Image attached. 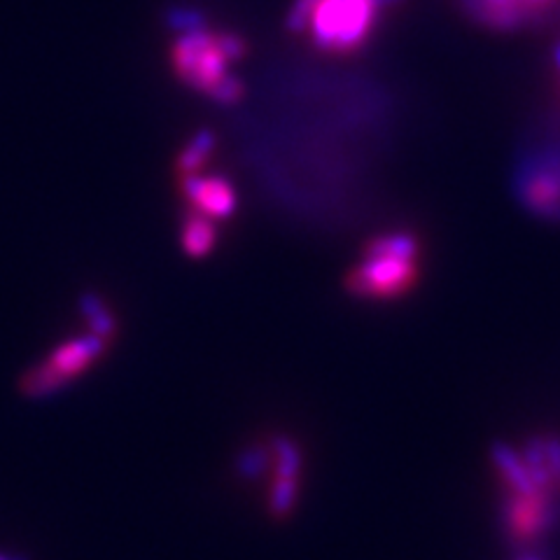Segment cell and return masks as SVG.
Segmentation results:
<instances>
[{
  "label": "cell",
  "mask_w": 560,
  "mask_h": 560,
  "mask_svg": "<svg viewBox=\"0 0 560 560\" xmlns=\"http://www.w3.org/2000/svg\"><path fill=\"white\" fill-rule=\"evenodd\" d=\"M180 243L189 257H203L210 250L215 248L218 243V226L215 220H210L208 215L197 213V210H189L187 220L183 224V234Z\"/></svg>",
  "instance_id": "cell-11"
},
{
  "label": "cell",
  "mask_w": 560,
  "mask_h": 560,
  "mask_svg": "<svg viewBox=\"0 0 560 560\" xmlns=\"http://www.w3.org/2000/svg\"><path fill=\"white\" fill-rule=\"evenodd\" d=\"M521 460L525 467H528L530 477L539 490H547L553 483V477L549 475L547 460H545V436L539 434L528 436L521 448Z\"/></svg>",
  "instance_id": "cell-13"
},
{
  "label": "cell",
  "mask_w": 560,
  "mask_h": 560,
  "mask_svg": "<svg viewBox=\"0 0 560 560\" xmlns=\"http://www.w3.org/2000/svg\"><path fill=\"white\" fill-rule=\"evenodd\" d=\"M401 0H296L288 26L308 31L327 55H350L374 38L383 16Z\"/></svg>",
  "instance_id": "cell-2"
},
{
  "label": "cell",
  "mask_w": 560,
  "mask_h": 560,
  "mask_svg": "<svg viewBox=\"0 0 560 560\" xmlns=\"http://www.w3.org/2000/svg\"><path fill=\"white\" fill-rule=\"evenodd\" d=\"M514 195L530 215L560 222V143L545 140L523 150L514 168Z\"/></svg>",
  "instance_id": "cell-4"
},
{
  "label": "cell",
  "mask_w": 560,
  "mask_h": 560,
  "mask_svg": "<svg viewBox=\"0 0 560 560\" xmlns=\"http://www.w3.org/2000/svg\"><path fill=\"white\" fill-rule=\"evenodd\" d=\"M0 560H8V558H3V556H0Z\"/></svg>",
  "instance_id": "cell-17"
},
{
  "label": "cell",
  "mask_w": 560,
  "mask_h": 560,
  "mask_svg": "<svg viewBox=\"0 0 560 560\" xmlns=\"http://www.w3.org/2000/svg\"><path fill=\"white\" fill-rule=\"evenodd\" d=\"M523 560H539V558H523Z\"/></svg>",
  "instance_id": "cell-16"
},
{
  "label": "cell",
  "mask_w": 560,
  "mask_h": 560,
  "mask_svg": "<svg viewBox=\"0 0 560 560\" xmlns=\"http://www.w3.org/2000/svg\"><path fill=\"white\" fill-rule=\"evenodd\" d=\"M556 512L545 498V493L537 495H514L506 504V525L516 539H535L545 533L553 523Z\"/></svg>",
  "instance_id": "cell-9"
},
{
  "label": "cell",
  "mask_w": 560,
  "mask_h": 560,
  "mask_svg": "<svg viewBox=\"0 0 560 560\" xmlns=\"http://www.w3.org/2000/svg\"><path fill=\"white\" fill-rule=\"evenodd\" d=\"M183 191L191 210L208 215L210 220L230 218L238 203L234 185L222 175H187L183 178Z\"/></svg>",
  "instance_id": "cell-7"
},
{
  "label": "cell",
  "mask_w": 560,
  "mask_h": 560,
  "mask_svg": "<svg viewBox=\"0 0 560 560\" xmlns=\"http://www.w3.org/2000/svg\"><path fill=\"white\" fill-rule=\"evenodd\" d=\"M471 20L500 33L528 28L558 8L560 0H460Z\"/></svg>",
  "instance_id": "cell-6"
},
{
  "label": "cell",
  "mask_w": 560,
  "mask_h": 560,
  "mask_svg": "<svg viewBox=\"0 0 560 560\" xmlns=\"http://www.w3.org/2000/svg\"><path fill=\"white\" fill-rule=\"evenodd\" d=\"M420 245L411 232L374 236L346 276V288L358 300L390 302L405 296L418 280Z\"/></svg>",
  "instance_id": "cell-3"
},
{
  "label": "cell",
  "mask_w": 560,
  "mask_h": 560,
  "mask_svg": "<svg viewBox=\"0 0 560 560\" xmlns=\"http://www.w3.org/2000/svg\"><path fill=\"white\" fill-rule=\"evenodd\" d=\"M490 460L498 467L500 477L504 479V483L510 486V490L514 495H537V493H545V490H539L530 477L528 467L523 465L521 460V453L510 446V444H493L490 448Z\"/></svg>",
  "instance_id": "cell-10"
},
{
  "label": "cell",
  "mask_w": 560,
  "mask_h": 560,
  "mask_svg": "<svg viewBox=\"0 0 560 560\" xmlns=\"http://www.w3.org/2000/svg\"><path fill=\"white\" fill-rule=\"evenodd\" d=\"M300 448L294 444L280 440L273 446V479H271V493L269 506L276 516H285L296 498V488H300Z\"/></svg>",
  "instance_id": "cell-8"
},
{
  "label": "cell",
  "mask_w": 560,
  "mask_h": 560,
  "mask_svg": "<svg viewBox=\"0 0 560 560\" xmlns=\"http://www.w3.org/2000/svg\"><path fill=\"white\" fill-rule=\"evenodd\" d=\"M110 341V337H103L98 331L90 329L84 337L61 343L55 353L24 376L22 390L33 397L57 393L63 385L90 370L105 350H108Z\"/></svg>",
  "instance_id": "cell-5"
},
{
  "label": "cell",
  "mask_w": 560,
  "mask_h": 560,
  "mask_svg": "<svg viewBox=\"0 0 560 560\" xmlns=\"http://www.w3.org/2000/svg\"><path fill=\"white\" fill-rule=\"evenodd\" d=\"M171 28L178 38L171 45V68L189 90L220 105L243 98V82L232 73V63L245 57V40L232 31L210 28L191 10L171 12Z\"/></svg>",
  "instance_id": "cell-1"
},
{
  "label": "cell",
  "mask_w": 560,
  "mask_h": 560,
  "mask_svg": "<svg viewBox=\"0 0 560 560\" xmlns=\"http://www.w3.org/2000/svg\"><path fill=\"white\" fill-rule=\"evenodd\" d=\"M213 150H215V136L210 131H201L191 138L187 148L180 152L178 162H175V168H178L183 178H187V175H197L210 160Z\"/></svg>",
  "instance_id": "cell-12"
},
{
  "label": "cell",
  "mask_w": 560,
  "mask_h": 560,
  "mask_svg": "<svg viewBox=\"0 0 560 560\" xmlns=\"http://www.w3.org/2000/svg\"><path fill=\"white\" fill-rule=\"evenodd\" d=\"M545 460L553 481L560 479V436L556 434L545 436Z\"/></svg>",
  "instance_id": "cell-14"
},
{
  "label": "cell",
  "mask_w": 560,
  "mask_h": 560,
  "mask_svg": "<svg viewBox=\"0 0 560 560\" xmlns=\"http://www.w3.org/2000/svg\"><path fill=\"white\" fill-rule=\"evenodd\" d=\"M553 63H556V73H558V82H560V43L556 47V55H553Z\"/></svg>",
  "instance_id": "cell-15"
}]
</instances>
